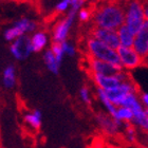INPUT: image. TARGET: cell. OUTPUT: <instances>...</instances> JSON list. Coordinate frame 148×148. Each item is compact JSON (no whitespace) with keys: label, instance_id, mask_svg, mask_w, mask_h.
I'll use <instances>...</instances> for the list:
<instances>
[{"label":"cell","instance_id":"cell-24","mask_svg":"<svg viewBox=\"0 0 148 148\" xmlns=\"http://www.w3.org/2000/svg\"><path fill=\"white\" fill-rule=\"evenodd\" d=\"M50 49L52 50V52L54 53V55H55V57H56V60H57L58 64L60 65V62H62V58H64V56H65V53L62 51V45L58 42H52Z\"/></svg>","mask_w":148,"mask_h":148},{"label":"cell","instance_id":"cell-25","mask_svg":"<svg viewBox=\"0 0 148 148\" xmlns=\"http://www.w3.org/2000/svg\"><path fill=\"white\" fill-rule=\"evenodd\" d=\"M69 9H71V0H62L55 5V11L57 13H65Z\"/></svg>","mask_w":148,"mask_h":148},{"label":"cell","instance_id":"cell-11","mask_svg":"<svg viewBox=\"0 0 148 148\" xmlns=\"http://www.w3.org/2000/svg\"><path fill=\"white\" fill-rule=\"evenodd\" d=\"M133 49L143 59L148 57V21L146 20L141 31L136 35Z\"/></svg>","mask_w":148,"mask_h":148},{"label":"cell","instance_id":"cell-6","mask_svg":"<svg viewBox=\"0 0 148 148\" xmlns=\"http://www.w3.org/2000/svg\"><path fill=\"white\" fill-rule=\"evenodd\" d=\"M88 60H89L88 65H89L90 74H99V75H104V76H115L125 70L122 65H113V64H109V62L92 58L89 56H88Z\"/></svg>","mask_w":148,"mask_h":148},{"label":"cell","instance_id":"cell-21","mask_svg":"<svg viewBox=\"0 0 148 148\" xmlns=\"http://www.w3.org/2000/svg\"><path fill=\"white\" fill-rule=\"evenodd\" d=\"M113 119L122 123H131L133 120V112L131 109L126 107H117L116 114L114 115Z\"/></svg>","mask_w":148,"mask_h":148},{"label":"cell","instance_id":"cell-14","mask_svg":"<svg viewBox=\"0 0 148 148\" xmlns=\"http://www.w3.org/2000/svg\"><path fill=\"white\" fill-rule=\"evenodd\" d=\"M117 34H119V38H120L121 46L125 47V48H132L136 35L133 34L126 25H122L117 30Z\"/></svg>","mask_w":148,"mask_h":148},{"label":"cell","instance_id":"cell-7","mask_svg":"<svg viewBox=\"0 0 148 148\" xmlns=\"http://www.w3.org/2000/svg\"><path fill=\"white\" fill-rule=\"evenodd\" d=\"M121 60V65L125 70H133L143 65L144 59L136 53L133 48H125L121 46L116 50Z\"/></svg>","mask_w":148,"mask_h":148},{"label":"cell","instance_id":"cell-4","mask_svg":"<svg viewBox=\"0 0 148 148\" xmlns=\"http://www.w3.org/2000/svg\"><path fill=\"white\" fill-rule=\"evenodd\" d=\"M77 13L78 12L70 9L68 14L64 18L56 22L52 30V42L62 43L64 41H67V38L70 33V29L75 20Z\"/></svg>","mask_w":148,"mask_h":148},{"label":"cell","instance_id":"cell-17","mask_svg":"<svg viewBox=\"0 0 148 148\" xmlns=\"http://www.w3.org/2000/svg\"><path fill=\"white\" fill-rule=\"evenodd\" d=\"M42 58L45 62V65L47 66V68L49 69L50 71L54 74H58L59 71V64L56 60V57L54 55V53L52 52L51 49H47L42 54Z\"/></svg>","mask_w":148,"mask_h":148},{"label":"cell","instance_id":"cell-16","mask_svg":"<svg viewBox=\"0 0 148 148\" xmlns=\"http://www.w3.org/2000/svg\"><path fill=\"white\" fill-rule=\"evenodd\" d=\"M2 78L3 86L5 87L6 89L14 88V86L16 85V70L14 65H9L4 68Z\"/></svg>","mask_w":148,"mask_h":148},{"label":"cell","instance_id":"cell-22","mask_svg":"<svg viewBox=\"0 0 148 148\" xmlns=\"http://www.w3.org/2000/svg\"><path fill=\"white\" fill-rule=\"evenodd\" d=\"M3 36H4V39H5L6 41L14 42L15 40H17L18 38H20V37H22V36H25V35L23 34L17 27L13 25L11 28L6 29L5 31H4V33H3Z\"/></svg>","mask_w":148,"mask_h":148},{"label":"cell","instance_id":"cell-30","mask_svg":"<svg viewBox=\"0 0 148 148\" xmlns=\"http://www.w3.org/2000/svg\"><path fill=\"white\" fill-rule=\"evenodd\" d=\"M143 66H147L148 67V57L144 59V62H143Z\"/></svg>","mask_w":148,"mask_h":148},{"label":"cell","instance_id":"cell-19","mask_svg":"<svg viewBox=\"0 0 148 148\" xmlns=\"http://www.w3.org/2000/svg\"><path fill=\"white\" fill-rule=\"evenodd\" d=\"M96 94H97V97L101 102L103 103V105L105 106L106 110L108 112V114L110 115L111 117H114V115L116 114V110H117V107L112 104L110 102V99H108V96H107V93H106L105 90L101 89V88H97L96 89Z\"/></svg>","mask_w":148,"mask_h":148},{"label":"cell","instance_id":"cell-5","mask_svg":"<svg viewBox=\"0 0 148 148\" xmlns=\"http://www.w3.org/2000/svg\"><path fill=\"white\" fill-rule=\"evenodd\" d=\"M108 99L115 107H120L121 102L126 97L128 94H141L139 87L131 78L122 83L117 87L106 91Z\"/></svg>","mask_w":148,"mask_h":148},{"label":"cell","instance_id":"cell-12","mask_svg":"<svg viewBox=\"0 0 148 148\" xmlns=\"http://www.w3.org/2000/svg\"><path fill=\"white\" fill-rule=\"evenodd\" d=\"M30 40H31L32 51L34 53H37L42 51L46 48L48 40H49V36L46 32L37 31L32 34V36L30 37Z\"/></svg>","mask_w":148,"mask_h":148},{"label":"cell","instance_id":"cell-3","mask_svg":"<svg viewBox=\"0 0 148 148\" xmlns=\"http://www.w3.org/2000/svg\"><path fill=\"white\" fill-rule=\"evenodd\" d=\"M143 2L141 1H128L125 3V25L136 35L141 31L145 23Z\"/></svg>","mask_w":148,"mask_h":148},{"label":"cell","instance_id":"cell-8","mask_svg":"<svg viewBox=\"0 0 148 148\" xmlns=\"http://www.w3.org/2000/svg\"><path fill=\"white\" fill-rule=\"evenodd\" d=\"M89 36L94 37L95 39L104 42L113 50H117L121 47L117 31L91 27V29L89 30Z\"/></svg>","mask_w":148,"mask_h":148},{"label":"cell","instance_id":"cell-23","mask_svg":"<svg viewBox=\"0 0 148 148\" xmlns=\"http://www.w3.org/2000/svg\"><path fill=\"white\" fill-rule=\"evenodd\" d=\"M92 16H93V10L89 9V8H83L80 9L77 13V18L80 22L83 23H86V22H89L92 20Z\"/></svg>","mask_w":148,"mask_h":148},{"label":"cell","instance_id":"cell-1","mask_svg":"<svg viewBox=\"0 0 148 148\" xmlns=\"http://www.w3.org/2000/svg\"><path fill=\"white\" fill-rule=\"evenodd\" d=\"M92 27L117 31L125 25V3L103 2L93 10Z\"/></svg>","mask_w":148,"mask_h":148},{"label":"cell","instance_id":"cell-29","mask_svg":"<svg viewBox=\"0 0 148 148\" xmlns=\"http://www.w3.org/2000/svg\"><path fill=\"white\" fill-rule=\"evenodd\" d=\"M143 9H144V15H145V18L148 21V0L147 1H143Z\"/></svg>","mask_w":148,"mask_h":148},{"label":"cell","instance_id":"cell-26","mask_svg":"<svg viewBox=\"0 0 148 148\" xmlns=\"http://www.w3.org/2000/svg\"><path fill=\"white\" fill-rule=\"evenodd\" d=\"M79 97L85 104L90 105V103H91V96H90V91H89V88H88V87L84 86L80 88Z\"/></svg>","mask_w":148,"mask_h":148},{"label":"cell","instance_id":"cell-18","mask_svg":"<svg viewBox=\"0 0 148 148\" xmlns=\"http://www.w3.org/2000/svg\"><path fill=\"white\" fill-rule=\"evenodd\" d=\"M120 107H126L132 110V112L139 110L143 107L141 99H140V94H128L125 99L121 102Z\"/></svg>","mask_w":148,"mask_h":148},{"label":"cell","instance_id":"cell-27","mask_svg":"<svg viewBox=\"0 0 148 148\" xmlns=\"http://www.w3.org/2000/svg\"><path fill=\"white\" fill-rule=\"evenodd\" d=\"M62 48V51L65 53V55H69V56H74L75 53H76V50L74 48V46L70 45L68 41H64V42L60 43Z\"/></svg>","mask_w":148,"mask_h":148},{"label":"cell","instance_id":"cell-2","mask_svg":"<svg viewBox=\"0 0 148 148\" xmlns=\"http://www.w3.org/2000/svg\"><path fill=\"white\" fill-rule=\"evenodd\" d=\"M86 49L89 57L109 62V64H113V65H121V60L116 50L111 49L110 47L95 39L94 37L89 35L87 36Z\"/></svg>","mask_w":148,"mask_h":148},{"label":"cell","instance_id":"cell-20","mask_svg":"<svg viewBox=\"0 0 148 148\" xmlns=\"http://www.w3.org/2000/svg\"><path fill=\"white\" fill-rule=\"evenodd\" d=\"M14 25L17 27L25 35L27 34V33H32V32L35 33V31H36V29H37L36 22H35L34 20H31V19L27 18V17H22V18H20L19 20H17V21L14 23Z\"/></svg>","mask_w":148,"mask_h":148},{"label":"cell","instance_id":"cell-15","mask_svg":"<svg viewBox=\"0 0 148 148\" xmlns=\"http://www.w3.org/2000/svg\"><path fill=\"white\" fill-rule=\"evenodd\" d=\"M23 121L32 129L38 131L41 127V112L37 109H35L32 112H28L23 115Z\"/></svg>","mask_w":148,"mask_h":148},{"label":"cell","instance_id":"cell-10","mask_svg":"<svg viewBox=\"0 0 148 148\" xmlns=\"http://www.w3.org/2000/svg\"><path fill=\"white\" fill-rule=\"evenodd\" d=\"M96 122L99 124V128L104 132L108 133L110 136L116 134L121 128H123V123L114 120L109 114L97 113L96 114Z\"/></svg>","mask_w":148,"mask_h":148},{"label":"cell","instance_id":"cell-13","mask_svg":"<svg viewBox=\"0 0 148 148\" xmlns=\"http://www.w3.org/2000/svg\"><path fill=\"white\" fill-rule=\"evenodd\" d=\"M133 126L139 128L144 132H148V110L142 107L133 112V120L131 122Z\"/></svg>","mask_w":148,"mask_h":148},{"label":"cell","instance_id":"cell-9","mask_svg":"<svg viewBox=\"0 0 148 148\" xmlns=\"http://www.w3.org/2000/svg\"><path fill=\"white\" fill-rule=\"evenodd\" d=\"M10 51L17 60H23V59L28 58L30 54L33 52L30 37L22 36L17 40H15L14 42L11 43Z\"/></svg>","mask_w":148,"mask_h":148},{"label":"cell","instance_id":"cell-28","mask_svg":"<svg viewBox=\"0 0 148 148\" xmlns=\"http://www.w3.org/2000/svg\"><path fill=\"white\" fill-rule=\"evenodd\" d=\"M140 99L142 103L143 107L148 110V92H141L140 94Z\"/></svg>","mask_w":148,"mask_h":148}]
</instances>
